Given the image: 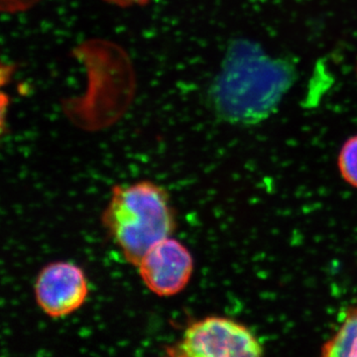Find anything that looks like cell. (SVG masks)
Segmentation results:
<instances>
[{
  "instance_id": "obj_1",
  "label": "cell",
  "mask_w": 357,
  "mask_h": 357,
  "mask_svg": "<svg viewBox=\"0 0 357 357\" xmlns=\"http://www.w3.org/2000/svg\"><path fill=\"white\" fill-rule=\"evenodd\" d=\"M293 81L292 70L248 41L232 45L211 88L215 112L234 123H256L276 109Z\"/></svg>"
},
{
  "instance_id": "obj_2",
  "label": "cell",
  "mask_w": 357,
  "mask_h": 357,
  "mask_svg": "<svg viewBox=\"0 0 357 357\" xmlns=\"http://www.w3.org/2000/svg\"><path fill=\"white\" fill-rule=\"evenodd\" d=\"M102 225L126 261L137 266L154 244L172 236L176 220L165 190L141 181L114 187Z\"/></svg>"
},
{
  "instance_id": "obj_3",
  "label": "cell",
  "mask_w": 357,
  "mask_h": 357,
  "mask_svg": "<svg viewBox=\"0 0 357 357\" xmlns=\"http://www.w3.org/2000/svg\"><path fill=\"white\" fill-rule=\"evenodd\" d=\"M167 354L183 357L261 356L264 347L248 326L225 317L192 321L183 337L167 349Z\"/></svg>"
},
{
  "instance_id": "obj_4",
  "label": "cell",
  "mask_w": 357,
  "mask_h": 357,
  "mask_svg": "<svg viewBox=\"0 0 357 357\" xmlns=\"http://www.w3.org/2000/svg\"><path fill=\"white\" fill-rule=\"evenodd\" d=\"M136 267L151 292L171 297L187 287L194 271V259L184 244L170 236L154 244Z\"/></svg>"
},
{
  "instance_id": "obj_5",
  "label": "cell",
  "mask_w": 357,
  "mask_h": 357,
  "mask_svg": "<svg viewBox=\"0 0 357 357\" xmlns=\"http://www.w3.org/2000/svg\"><path fill=\"white\" fill-rule=\"evenodd\" d=\"M88 295L86 275L73 263H50L40 271L35 282L37 304L50 318H63L76 312Z\"/></svg>"
},
{
  "instance_id": "obj_6",
  "label": "cell",
  "mask_w": 357,
  "mask_h": 357,
  "mask_svg": "<svg viewBox=\"0 0 357 357\" xmlns=\"http://www.w3.org/2000/svg\"><path fill=\"white\" fill-rule=\"evenodd\" d=\"M321 352L326 357H357V306L345 311L337 333L323 344Z\"/></svg>"
},
{
  "instance_id": "obj_7",
  "label": "cell",
  "mask_w": 357,
  "mask_h": 357,
  "mask_svg": "<svg viewBox=\"0 0 357 357\" xmlns=\"http://www.w3.org/2000/svg\"><path fill=\"white\" fill-rule=\"evenodd\" d=\"M337 167L344 182L357 189V134L342 145L338 154Z\"/></svg>"
},
{
  "instance_id": "obj_8",
  "label": "cell",
  "mask_w": 357,
  "mask_h": 357,
  "mask_svg": "<svg viewBox=\"0 0 357 357\" xmlns=\"http://www.w3.org/2000/svg\"><path fill=\"white\" fill-rule=\"evenodd\" d=\"M107 1L119 6H129L133 4H144L148 0H107Z\"/></svg>"
},
{
  "instance_id": "obj_9",
  "label": "cell",
  "mask_w": 357,
  "mask_h": 357,
  "mask_svg": "<svg viewBox=\"0 0 357 357\" xmlns=\"http://www.w3.org/2000/svg\"><path fill=\"white\" fill-rule=\"evenodd\" d=\"M356 75H357V63H356Z\"/></svg>"
}]
</instances>
